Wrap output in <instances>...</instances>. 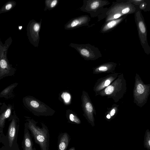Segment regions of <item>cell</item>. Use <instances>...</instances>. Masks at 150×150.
<instances>
[{"label": "cell", "instance_id": "cell-5", "mask_svg": "<svg viewBox=\"0 0 150 150\" xmlns=\"http://www.w3.org/2000/svg\"><path fill=\"white\" fill-rule=\"evenodd\" d=\"M24 103L28 109L37 116H52L55 112L46 104L32 96L25 97Z\"/></svg>", "mask_w": 150, "mask_h": 150}, {"label": "cell", "instance_id": "cell-2", "mask_svg": "<svg viewBox=\"0 0 150 150\" xmlns=\"http://www.w3.org/2000/svg\"><path fill=\"white\" fill-rule=\"evenodd\" d=\"M137 7L127 0H116L108 8L104 23L124 16L134 14Z\"/></svg>", "mask_w": 150, "mask_h": 150}, {"label": "cell", "instance_id": "cell-11", "mask_svg": "<svg viewBox=\"0 0 150 150\" xmlns=\"http://www.w3.org/2000/svg\"><path fill=\"white\" fill-rule=\"evenodd\" d=\"M42 19L39 22L32 19L27 26V35L30 42L35 47H38L40 41L39 32L41 28Z\"/></svg>", "mask_w": 150, "mask_h": 150}, {"label": "cell", "instance_id": "cell-19", "mask_svg": "<svg viewBox=\"0 0 150 150\" xmlns=\"http://www.w3.org/2000/svg\"><path fill=\"white\" fill-rule=\"evenodd\" d=\"M66 117L68 122L73 124H79L81 122L76 114L70 109H68L66 111Z\"/></svg>", "mask_w": 150, "mask_h": 150}, {"label": "cell", "instance_id": "cell-13", "mask_svg": "<svg viewBox=\"0 0 150 150\" xmlns=\"http://www.w3.org/2000/svg\"><path fill=\"white\" fill-rule=\"evenodd\" d=\"M91 18L87 15H81L72 18L64 25L66 30H72L84 26H89Z\"/></svg>", "mask_w": 150, "mask_h": 150}, {"label": "cell", "instance_id": "cell-25", "mask_svg": "<svg viewBox=\"0 0 150 150\" xmlns=\"http://www.w3.org/2000/svg\"><path fill=\"white\" fill-rule=\"evenodd\" d=\"M115 111H115V109L113 108V109H112L111 110L110 112V116H113L115 115Z\"/></svg>", "mask_w": 150, "mask_h": 150}, {"label": "cell", "instance_id": "cell-14", "mask_svg": "<svg viewBox=\"0 0 150 150\" xmlns=\"http://www.w3.org/2000/svg\"><path fill=\"white\" fill-rule=\"evenodd\" d=\"M118 74L117 73L111 74L99 79L93 88L94 91L97 93L106 88L116 79Z\"/></svg>", "mask_w": 150, "mask_h": 150}, {"label": "cell", "instance_id": "cell-18", "mask_svg": "<svg viewBox=\"0 0 150 150\" xmlns=\"http://www.w3.org/2000/svg\"><path fill=\"white\" fill-rule=\"evenodd\" d=\"M22 146L23 150H33V143L29 130L25 127Z\"/></svg>", "mask_w": 150, "mask_h": 150}, {"label": "cell", "instance_id": "cell-8", "mask_svg": "<svg viewBox=\"0 0 150 150\" xmlns=\"http://www.w3.org/2000/svg\"><path fill=\"white\" fill-rule=\"evenodd\" d=\"M69 46L74 48L86 60H95L102 57L98 48L90 44H79L71 43Z\"/></svg>", "mask_w": 150, "mask_h": 150}, {"label": "cell", "instance_id": "cell-26", "mask_svg": "<svg viewBox=\"0 0 150 150\" xmlns=\"http://www.w3.org/2000/svg\"><path fill=\"white\" fill-rule=\"evenodd\" d=\"M0 150H7V149L4 146H3L0 148Z\"/></svg>", "mask_w": 150, "mask_h": 150}, {"label": "cell", "instance_id": "cell-20", "mask_svg": "<svg viewBox=\"0 0 150 150\" xmlns=\"http://www.w3.org/2000/svg\"><path fill=\"white\" fill-rule=\"evenodd\" d=\"M16 5V2L12 0L6 2L0 9V14L8 12L13 9Z\"/></svg>", "mask_w": 150, "mask_h": 150}, {"label": "cell", "instance_id": "cell-28", "mask_svg": "<svg viewBox=\"0 0 150 150\" xmlns=\"http://www.w3.org/2000/svg\"><path fill=\"white\" fill-rule=\"evenodd\" d=\"M106 117L108 119H110V115L108 114V115H107L106 116Z\"/></svg>", "mask_w": 150, "mask_h": 150}, {"label": "cell", "instance_id": "cell-10", "mask_svg": "<svg viewBox=\"0 0 150 150\" xmlns=\"http://www.w3.org/2000/svg\"><path fill=\"white\" fill-rule=\"evenodd\" d=\"M19 125L15 118L12 119L10 124L7 134L6 145L4 146L7 150L8 148L19 150L17 143Z\"/></svg>", "mask_w": 150, "mask_h": 150}, {"label": "cell", "instance_id": "cell-30", "mask_svg": "<svg viewBox=\"0 0 150 150\" xmlns=\"http://www.w3.org/2000/svg\"><path fill=\"white\" fill-rule=\"evenodd\" d=\"M149 145H150V141H149Z\"/></svg>", "mask_w": 150, "mask_h": 150}, {"label": "cell", "instance_id": "cell-9", "mask_svg": "<svg viewBox=\"0 0 150 150\" xmlns=\"http://www.w3.org/2000/svg\"><path fill=\"white\" fill-rule=\"evenodd\" d=\"M150 86L145 84L137 74L133 90L134 102L142 107L146 102L149 93Z\"/></svg>", "mask_w": 150, "mask_h": 150}, {"label": "cell", "instance_id": "cell-29", "mask_svg": "<svg viewBox=\"0 0 150 150\" xmlns=\"http://www.w3.org/2000/svg\"><path fill=\"white\" fill-rule=\"evenodd\" d=\"M33 150H36V149H35V147H34L33 148Z\"/></svg>", "mask_w": 150, "mask_h": 150}, {"label": "cell", "instance_id": "cell-27", "mask_svg": "<svg viewBox=\"0 0 150 150\" xmlns=\"http://www.w3.org/2000/svg\"><path fill=\"white\" fill-rule=\"evenodd\" d=\"M69 150H76V149L74 147H73L70 148Z\"/></svg>", "mask_w": 150, "mask_h": 150}, {"label": "cell", "instance_id": "cell-12", "mask_svg": "<svg viewBox=\"0 0 150 150\" xmlns=\"http://www.w3.org/2000/svg\"><path fill=\"white\" fill-rule=\"evenodd\" d=\"M81 100L83 115L88 120H91L96 111L88 93L84 91L82 92Z\"/></svg>", "mask_w": 150, "mask_h": 150}, {"label": "cell", "instance_id": "cell-4", "mask_svg": "<svg viewBox=\"0 0 150 150\" xmlns=\"http://www.w3.org/2000/svg\"><path fill=\"white\" fill-rule=\"evenodd\" d=\"M126 91V81L123 74H121L110 85L96 95L112 98L115 102H117L122 98Z\"/></svg>", "mask_w": 150, "mask_h": 150}, {"label": "cell", "instance_id": "cell-6", "mask_svg": "<svg viewBox=\"0 0 150 150\" xmlns=\"http://www.w3.org/2000/svg\"><path fill=\"white\" fill-rule=\"evenodd\" d=\"M134 14L141 45L145 53L149 55L150 54V47L148 42L147 30L142 11L138 8Z\"/></svg>", "mask_w": 150, "mask_h": 150}, {"label": "cell", "instance_id": "cell-3", "mask_svg": "<svg viewBox=\"0 0 150 150\" xmlns=\"http://www.w3.org/2000/svg\"><path fill=\"white\" fill-rule=\"evenodd\" d=\"M82 6L78 10L88 13L91 18L97 17L99 22L106 17L107 8H104L110 2L106 0H83Z\"/></svg>", "mask_w": 150, "mask_h": 150}, {"label": "cell", "instance_id": "cell-16", "mask_svg": "<svg viewBox=\"0 0 150 150\" xmlns=\"http://www.w3.org/2000/svg\"><path fill=\"white\" fill-rule=\"evenodd\" d=\"M117 64L110 62L100 64L93 69V73L98 74L101 73L112 72L115 70Z\"/></svg>", "mask_w": 150, "mask_h": 150}, {"label": "cell", "instance_id": "cell-22", "mask_svg": "<svg viewBox=\"0 0 150 150\" xmlns=\"http://www.w3.org/2000/svg\"><path fill=\"white\" fill-rule=\"evenodd\" d=\"M140 11L144 12L149 11L150 10V0H143L137 7Z\"/></svg>", "mask_w": 150, "mask_h": 150}, {"label": "cell", "instance_id": "cell-1", "mask_svg": "<svg viewBox=\"0 0 150 150\" xmlns=\"http://www.w3.org/2000/svg\"><path fill=\"white\" fill-rule=\"evenodd\" d=\"M27 121L25 127L30 131L35 143L39 145L41 150H49L50 134L47 127L42 122L41 127L38 126V122L32 119L27 118Z\"/></svg>", "mask_w": 150, "mask_h": 150}, {"label": "cell", "instance_id": "cell-17", "mask_svg": "<svg viewBox=\"0 0 150 150\" xmlns=\"http://www.w3.org/2000/svg\"><path fill=\"white\" fill-rule=\"evenodd\" d=\"M70 140V137L67 132L59 134L58 137V150H66Z\"/></svg>", "mask_w": 150, "mask_h": 150}, {"label": "cell", "instance_id": "cell-7", "mask_svg": "<svg viewBox=\"0 0 150 150\" xmlns=\"http://www.w3.org/2000/svg\"><path fill=\"white\" fill-rule=\"evenodd\" d=\"M12 41V39L10 37L3 44L0 38V76L1 77L9 75L10 74L14 71V69L9 64L7 57L8 50Z\"/></svg>", "mask_w": 150, "mask_h": 150}, {"label": "cell", "instance_id": "cell-21", "mask_svg": "<svg viewBox=\"0 0 150 150\" xmlns=\"http://www.w3.org/2000/svg\"><path fill=\"white\" fill-rule=\"evenodd\" d=\"M59 0H45V7L44 10H52L54 8L59 4Z\"/></svg>", "mask_w": 150, "mask_h": 150}, {"label": "cell", "instance_id": "cell-24", "mask_svg": "<svg viewBox=\"0 0 150 150\" xmlns=\"http://www.w3.org/2000/svg\"><path fill=\"white\" fill-rule=\"evenodd\" d=\"M16 86V83L12 84L0 93L1 97L4 96L8 94Z\"/></svg>", "mask_w": 150, "mask_h": 150}, {"label": "cell", "instance_id": "cell-15", "mask_svg": "<svg viewBox=\"0 0 150 150\" xmlns=\"http://www.w3.org/2000/svg\"><path fill=\"white\" fill-rule=\"evenodd\" d=\"M127 16H124L104 23L101 28L100 32L104 34L112 31L126 19Z\"/></svg>", "mask_w": 150, "mask_h": 150}, {"label": "cell", "instance_id": "cell-23", "mask_svg": "<svg viewBox=\"0 0 150 150\" xmlns=\"http://www.w3.org/2000/svg\"><path fill=\"white\" fill-rule=\"evenodd\" d=\"M61 97L65 104L67 105L70 104L71 100V96L69 93L67 92H63L61 95Z\"/></svg>", "mask_w": 150, "mask_h": 150}]
</instances>
